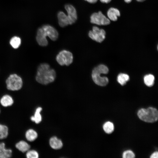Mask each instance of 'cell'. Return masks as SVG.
Here are the masks:
<instances>
[{
  "instance_id": "1",
  "label": "cell",
  "mask_w": 158,
  "mask_h": 158,
  "mask_svg": "<svg viewBox=\"0 0 158 158\" xmlns=\"http://www.w3.org/2000/svg\"><path fill=\"white\" fill-rule=\"evenodd\" d=\"M56 76L55 70L51 68L48 64L44 63L38 66L35 79L39 83L46 85L53 82Z\"/></svg>"
},
{
  "instance_id": "2",
  "label": "cell",
  "mask_w": 158,
  "mask_h": 158,
  "mask_svg": "<svg viewBox=\"0 0 158 158\" xmlns=\"http://www.w3.org/2000/svg\"><path fill=\"white\" fill-rule=\"evenodd\" d=\"M109 69L107 67L103 64H100L95 67L93 70L92 77L94 82L97 85L102 86L107 85L109 80L106 77H102V74L108 73Z\"/></svg>"
},
{
  "instance_id": "3",
  "label": "cell",
  "mask_w": 158,
  "mask_h": 158,
  "mask_svg": "<svg viewBox=\"0 0 158 158\" xmlns=\"http://www.w3.org/2000/svg\"><path fill=\"white\" fill-rule=\"evenodd\" d=\"M137 115L141 120L146 122L152 123L158 120V110L153 107H149L146 109L141 108L138 111Z\"/></svg>"
},
{
  "instance_id": "4",
  "label": "cell",
  "mask_w": 158,
  "mask_h": 158,
  "mask_svg": "<svg viewBox=\"0 0 158 158\" xmlns=\"http://www.w3.org/2000/svg\"><path fill=\"white\" fill-rule=\"evenodd\" d=\"M8 89L12 91H17L22 88L23 81L22 78L16 74L10 75L6 80Z\"/></svg>"
},
{
  "instance_id": "5",
  "label": "cell",
  "mask_w": 158,
  "mask_h": 158,
  "mask_svg": "<svg viewBox=\"0 0 158 158\" xmlns=\"http://www.w3.org/2000/svg\"><path fill=\"white\" fill-rule=\"evenodd\" d=\"M56 60L61 66H68L73 62V55L72 53L68 51L62 50L57 55Z\"/></svg>"
},
{
  "instance_id": "6",
  "label": "cell",
  "mask_w": 158,
  "mask_h": 158,
  "mask_svg": "<svg viewBox=\"0 0 158 158\" xmlns=\"http://www.w3.org/2000/svg\"><path fill=\"white\" fill-rule=\"evenodd\" d=\"M106 32L104 30L94 26L92 30L88 33L89 37L92 40L98 42H101L105 39Z\"/></svg>"
},
{
  "instance_id": "7",
  "label": "cell",
  "mask_w": 158,
  "mask_h": 158,
  "mask_svg": "<svg viewBox=\"0 0 158 158\" xmlns=\"http://www.w3.org/2000/svg\"><path fill=\"white\" fill-rule=\"evenodd\" d=\"M90 18L91 23L98 25H107L110 23L109 19L101 11L93 13L91 15Z\"/></svg>"
},
{
  "instance_id": "8",
  "label": "cell",
  "mask_w": 158,
  "mask_h": 158,
  "mask_svg": "<svg viewBox=\"0 0 158 158\" xmlns=\"http://www.w3.org/2000/svg\"><path fill=\"white\" fill-rule=\"evenodd\" d=\"M45 37H48L52 40H56L59 34L57 30L53 27L48 25H43L41 27Z\"/></svg>"
},
{
  "instance_id": "9",
  "label": "cell",
  "mask_w": 158,
  "mask_h": 158,
  "mask_svg": "<svg viewBox=\"0 0 158 158\" xmlns=\"http://www.w3.org/2000/svg\"><path fill=\"white\" fill-rule=\"evenodd\" d=\"M65 8L68 14V17L71 25L75 22L77 18L76 11L74 7L71 4H67Z\"/></svg>"
},
{
  "instance_id": "10",
  "label": "cell",
  "mask_w": 158,
  "mask_h": 158,
  "mask_svg": "<svg viewBox=\"0 0 158 158\" xmlns=\"http://www.w3.org/2000/svg\"><path fill=\"white\" fill-rule=\"evenodd\" d=\"M37 41L40 46L45 47L48 44V41L44 35L42 28L38 29L36 37Z\"/></svg>"
},
{
  "instance_id": "11",
  "label": "cell",
  "mask_w": 158,
  "mask_h": 158,
  "mask_svg": "<svg viewBox=\"0 0 158 158\" xmlns=\"http://www.w3.org/2000/svg\"><path fill=\"white\" fill-rule=\"evenodd\" d=\"M58 23L59 25L64 27L68 25H71L67 15L63 11H59L57 14Z\"/></svg>"
},
{
  "instance_id": "12",
  "label": "cell",
  "mask_w": 158,
  "mask_h": 158,
  "mask_svg": "<svg viewBox=\"0 0 158 158\" xmlns=\"http://www.w3.org/2000/svg\"><path fill=\"white\" fill-rule=\"evenodd\" d=\"M12 151L6 147L5 143L0 142V158H9L12 156Z\"/></svg>"
},
{
  "instance_id": "13",
  "label": "cell",
  "mask_w": 158,
  "mask_h": 158,
  "mask_svg": "<svg viewBox=\"0 0 158 158\" xmlns=\"http://www.w3.org/2000/svg\"><path fill=\"white\" fill-rule=\"evenodd\" d=\"M13 103L14 100L13 98L8 95H3L0 99L1 104L4 107L11 106L13 104Z\"/></svg>"
},
{
  "instance_id": "14",
  "label": "cell",
  "mask_w": 158,
  "mask_h": 158,
  "mask_svg": "<svg viewBox=\"0 0 158 158\" xmlns=\"http://www.w3.org/2000/svg\"><path fill=\"white\" fill-rule=\"evenodd\" d=\"M16 147L19 151L26 152L30 149V146L26 141L21 140L17 142L15 145Z\"/></svg>"
},
{
  "instance_id": "15",
  "label": "cell",
  "mask_w": 158,
  "mask_h": 158,
  "mask_svg": "<svg viewBox=\"0 0 158 158\" xmlns=\"http://www.w3.org/2000/svg\"><path fill=\"white\" fill-rule=\"evenodd\" d=\"M49 143L51 147L55 150L60 149L63 146L62 141L56 137H51L49 140Z\"/></svg>"
},
{
  "instance_id": "16",
  "label": "cell",
  "mask_w": 158,
  "mask_h": 158,
  "mask_svg": "<svg viewBox=\"0 0 158 158\" xmlns=\"http://www.w3.org/2000/svg\"><path fill=\"white\" fill-rule=\"evenodd\" d=\"M107 16L109 19L113 21H116L118 17L120 16L119 11L117 9L114 8H110L107 12Z\"/></svg>"
},
{
  "instance_id": "17",
  "label": "cell",
  "mask_w": 158,
  "mask_h": 158,
  "mask_svg": "<svg viewBox=\"0 0 158 158\" xmlns=\"http://www.w3.org/2000/svg\"><path fill=\"white\" fill-rule=\"evenodd\" d=\"M25 136L28 141L33 142L37 138L38 134L34 129L32 128L29 129L26 131Z\"/></svg>"
},
{
  "instance_id": "18",
  "label": "cell",
  "mask_w": 158,
  "mask_h": 158,
  "mask_svg": "<svg viewBox=\"0 0 158 158\" xmlns=\"http://www.w3.org/2000/svg\"><path fill=\"white\" fill-rule=\"evenodd\" d=\"M42 110L41 107L37 108L35 111L34 114L30 117L31 120L36 124L40 123L42 120V117L40 113Z\"/></svg>"
},
{
  "instance_id": "19",
  "label": "cell",
  "mask_w": 158,
  "mask_h": 158,
  "mask_svg": "<svg viewBox=\"0 0 158 158\" xmlns=\"http://www.w3.org/2000/svg\"><path fill=\"white\" fill-rule=\"evenodd\" d=\"M8 134V128L6 125L0 123V140L6 138Z\"/></svg>"
},
{
  "instance_id": "20",
  "label": "cell",
  "mask_w": 158,
  "mask_h": 158,
  "mask_svg": "<svg viewBox=\"0 0 158 158\" xmlns=\"http://www.w3.org/2000/svg\"><path fill=\"white\" fill-rule=\"evenodd\" d=\"M129 79V75L125 73H120L118 75L117 78V81L122 85H125Z\"/></svg>"
},
{
  "instance_id": "21",
  "label": "cell",
  "mask_w": 158,
  "mask_h": 158,
  "mask_svg": "<svg viewBox=\"0 0 158 158\" xmlns=\"http://www.w3.org/2000/svg\"><path fill=\"white\" fill-rule=\"evenodd\" d=\"M103 128L106 133L107 134H110L114 131V127L113 123L110 121H108L104 124Z\"/></svg>"
},
{
  "instance_id": "22",
  "label": "cell",
  "mask_w": 158,
  "mask_h": 158,
  "mask_svg": "<svg viewBox=\"0 0 158 158\" xmlns=\"http://www.w3.org/2000/svg\"><path fill=\"white\" fill-rule=\"evenodd\" d=\"M154 77L153 75L149 74L146 75L144 78L145 84L148 87H151L154 84Z\"/></svg>"
},
{
  "instance_id": "23",
  "label": "cell",
  "mask_w": 158,
  "mask_h": 158,
  "mask_svg": "<svg viewBox=\"0 0 158 158\" xmlns=\"http://www.w3.org/2000/svg\"><path fill=\"white\" fill-rule=\"evenodd\" d=\"M21 39L20 37L17 36L12 37L10 41V43L13 48L16 49L18 48L21 44Z\"/></svg>"
},
{
  "instance_id": "24",
  "label": "cell",
  "mask_w": 158,
  "mask_h": 158,
  "mask_svg": "<svg viewBox=\"0 0 158 158\" xmlns=\"http://www.w3.org/2000/svg\"><path fill=\"white\" fill-rule=\"evenodd\" d=\"M25 156L27 158H38L39 157L38 152L34 150H29L26 152Z\"/></svg>"
},
{
  "instance_id": "25",
  "label": "cell",
  "mask_w": 158,
  "mask_h": 158,
  "mask_svg": "<svg viewBox=\"0 0 158 158\" xmlns=\"http://www.w3.org/2000/svg\"><path fill=\"white\" fill-rule=\"evenodd\" d=\"M122 157L123 158H133L135 157V155L131 150H127L123 152Z\"/></svg>"
},
{
  "instance_id": "26",
  "label": "cell",
  "mask_w": 158,
  "mask_h": 158,
  "mask_svg": "<svg viewBox=\"0 0 158 158\" xmlns=\"http://www.w3.org/2000/svg\"><path fill=\"white\" fill-rule=\"evenodd\" d=\"M158 152L157 151L153 153L150 156V158H158Z\"/></svg>"
},
{
  "instance_id": "27",
  "label": "cell",
  "mask_w": 158,
  "mask_h": 158,
  "mask_svg": "<svg viewBox=\"0 0 158 158\" xmlns=\"http://www.w3.org/2000/svg\"><path fill=\"white\" fill-rule=\"evenodd\" d=\"M85 1H87L88 2L92 3V4H93L95 3L97 1V0H85Z\"/></svg>"
},
{
  "instance_id": "28",
  "label": "cell",
  "mask_w": 158,
  "mask_h": 158,
  "mask_svg": "<svg viewBox=\"0 0 158 158\" xmlns=\"http://www.w3.org/2000/svg\"><path fill=\"white\" fill-rule=\"evenodd\" d=\"M103 3H108L110 2L111 0H100Z\"/></svg>"
},
{
  "instance_id": "29",
  "label": "cell",
  "mask_w": 158,
  "mask_h": 158,
  "mask_svg": "<svg viewBox=\"0 0 158 158\" xmlns=\"http://www.w3.org/2000/svg\"><path fill=\"white\" fill-rule=\"evenodd\" d=\"M132 0H124L127 3H130Z\"/></svg>"
},
{
  "instance_id": "30",
  "label": "cell",
  "mask_w": 158,
  "mask_h": 158,
  "mask_svg": "<svg viewBox=\"0 0 158 158\" xmlns=\"http://www.w3.org/2000/svg\"><path fill=\"white\" fill-rule=\"evenodd\" d=\"M136 0L139 2H142L144 1L145 0Z\"/></svg>"
},
{
  "instance_id": "31",
  "label": "cell",
  "mask_w": 158,
  "mask_h": 158,
  "mask_svg": "<svg viewBox=\"0 0 158 158\" xmlns=\"http://www.w3.org/2000/svg\"><path fill=\"white\" fill-rule=\"evenodd\" d=\"M0 112H1V110H0Z\"/></svg>"
}]
</instances>
